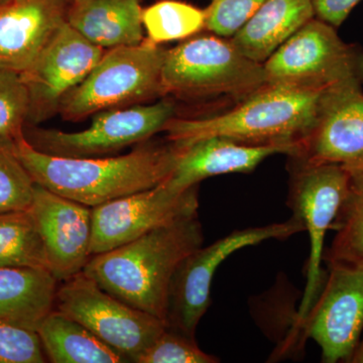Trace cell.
<instances>
[{
	"mask_svg": "<svg viewBox=\"0 0 363 363\" xmlns=\"http://www.w3.org/2000/svg\"><path fill=\"white\" fill-rule=\"evenodd\" d=\"M49 271L44 243L30 211L0 213V267Z\"/></svg>",
	"mask_w": 363,
	"mask_h": 363,
	"instance_id": "cell-23",
	"label": "cell"
},
{
	"mask_svg": "<svg viewBox=\"0 0 363 363\" xmlns=\"http://www.w3.org/2000/svg\"><path fill=\"white\" fill-rule=\"evenodd\" d=\"M166 49L147 39L105 50L87 77L64 97L59 114L80 121L107 109L143 104L162 97Z\"/></svg>",
	"mask_w": 363,
	"mask_h": 363,
	"instance_id": "cell-6",
	"label": "cell"
},
{
	"mask_svg": "<svg viewBox=\"0 0 363 363\" xmlns=\"http://www.w3.org/2000/svg\"><path fill=\"white\" fill-rule=\"evenodd\" d=\"M104 51L68 23L60 28L20 73L30 97L26 125H39L59 113L64 97L87 77Z\"/></svg>",
	"mask_w": 363,
	"mask_h": 363,
	"instance_id": "cell-12",
	"label": "cell"
},
{
	"mask_svg": "<svg viewBox=\"0 0 363 363\" xmlns=\"http://www.w3.org/2000/svg\"><path fill=\"white\" fill-rule=\"evenodd\" d=\"M178 113L175 100L162 97L149 105L107 109L94 114L84 130L66 133L26 125L25 138L35 150L51 156L94 157L149 140Z\"/></svg>",
	"mask_w": 363,
	"mask_h": 363,
	"instance_id": "cell-8",
	"label": "cell"
},
{
	"mask_svg": "<svg viewBox=\"0 0 363 363\" xmlns=\"http://www.w3.org/2000/svg\"><path fill=\"white\" fill-rule=\"evenodd\" d=\"M73 0H9L0 4V69L21 73L60 28Z\"/></svg>",
	"mask_w": 363,
	"mask_h": 363,
	"instance_id": "cell-16",
	"label": "cell"
},
{
	"mask_svg": "<svg viewBox=\"0 0 363 363\" xmlns=\"http://www.w3.org/2000/svg\"><path fill=\"white\" fill-rule=\"evenodd\" d=\"M319 295L301 322L325 363L350 362L363 331V267L328 264Z\"/></svg>",
	"mask_w": 363,
	"mask_h": 363,
	"instance_id": "cell-13",
	"label": "cell"
},
{
	"mask_svg": "<svg viewBox=\"0 0 363 363\" xmlns=\"http://www.w3.org/2000/svg\"><path fill=\"white\" fill-rule=\"evenodd\" d=\"M74 1H81V0H73V2Z\"/></svg>",
	"mask_w": 363,
	"mask_h": 363,
	"instance_id": "cell-33",
	"label": "cell"
},
{
	"mask_svg": "<svg viewBox=\"0 0 363 363\" xmlns=\"http://www.w3.org/2000/svg\"><path fill=\"white\" fill-rule=\"evenodd\" d=\"M182 149L169 140H149L123 156L64 157L35 150L25 138L14 143L18 159L35 184L91 208L167 180Z\"/></svg>",
	"mask_w": 363,
	"mask_h": 363,
	"instance_id": "cell-1",
	"label": "cell"
},
{
	"mask_svg": "<svg viewBox=\"0 0 363 363\" xmlns=\"http://www.w3.org/2000/svg\"><path fill=\"white\" fill-rule=\"evenodd\" d=\"M289 157L291 162L288 205L310 238L307 283L298 309L300 326L314 305L326 279L321 267L325 238L350 190V174L341 164Z\"/></svg>",
	"mask_w": 363,
	"mask_h": 363,
	"instance_id": "cell-7",
	"label": "cell"
},
{
	"mask_svg": "<svg viewBox=\"0 0 363 363\" xmlns=\"http://www.w3.org/2000/svg\"><path fill=\"white\" fill-rule=\"evenodd\" d=\"M264 0H209L205 9V30L219 37H233L250 21Z\"/></svg>",
	"mask_w": 363,
	"mask_h": 363,
	"instance_id": "cell-29",
	"label": "cell"
},
{
	"mask_svg": "<svg viewBox=\"0 0 363 363\" xmlns=\"http://www.w3.org/2000/svg\"><path fill=\"white\" fill-rule=\"evenodd\" d=\"M198 207V185L178 191L164 180L155 187L92 208L91 257L197 214Z\"/></svg>",
	"mask_w": 363,
	"mask_h": 363,
	"instance_id": "cell-11",
	"label": "cell"
},
{
	"mask_svg": "<svg viewBox=\"0 0 363 363\" xmlns=\"http://www.w3.org/2000/svg\"><path fill=\"white\" fill-rule=\"evenodd\" d=\"M54 309L89 329L130 362H136L167 328L161 319L107 293L83 272L58 286Z\"/></svg>",
	"mask_w": 363,
	"mask_h": 363,
	"instance_id": "cell-9",
	"label": "cell"
},
{
	"mask_svg": "<svg viewBox=\"0 0 363 363\" xmlns=\"http://www.w3.org/2000/svg\"><path fill=\"white\" fill-rule=\"evenodd\" d=\"M142 20L147 39L161 45L187 40L205 30L204 9L181 0H160L143 9Z\"/></svg>",
	"mask_w": 363,
	"mask_h": 363,
	"instance_id": "cell-24",
	"label": "cell"
},
{
	"mask_svg": "<svg viewBox=\"0 0 363 363\" xmlns=\"http://www.w3.org/2000/svg\"><path fill=\"white\" fill-rule=\"evenodd\" d=\"M45 362L47 357L37 330L0 320V363Z\"/></svg>",
	"mask_w": 363,
	"mask_h": 363,
	"instance_id": "cell-28",
	"label": "cell"
},
{
	"mask_svg": "<svg viewBox=\"0 0 363 363\" xmlns=\"http://www.w3.org/2000/svg\"><path fill=\"white\" fill-rule=\"evenodd\" d=\"M58 281L45 269L0 267V320L37 330L55 308Z\"/></svg>",
	"mask_w": 363,
	"mask_h": 363,
	"instance_id": "cell-20",
	"label": "cell"
},
{
	"mask_svg": "<svg viewBox=\"0 0 363 363\" xmlns=\"http://www.w3.org/2000/svg\"><path fill=\"white\" fill-rule=\"evenodd\" d=\"M9 1V0H0V4H4V2Z\"/></svg>",
	"mask_w": 363,
	"mask_h": 363,
	"instance_id": "cell-32",
	"label": "cell"
},
{
	"mask_svg": "<svg viewBox=\"0 0 363 363\" xmlns=\"http://www.w3.org/2000/svg\"><path fill=\"white\" fill-rule=\"evenodd\" d=\"M37 332L50 362H130L89 329L56 309L40 321Z\"/></svg>",
	"mask_w": 363,
	"mask_h": 363,
	"instance_id": "cell-21",
	"label": "cell"
},
{
	"mask_svg": "<svg viewBox=\"0 0 363 363\" xmlns=\"http://www.w3.org/2000/svg\"><path fill=\"white\" fill-rule=\"evenodd\" d=\"M219 358L207 354L195 338L166 328L155 342L143 351L136 363H217Z\"/></svg>",
	"mask_w": 363,
	"mask_h": 363,
	"instance_id": "cell-27",
	"label": "cell"
},
{
	"mask_svg": "<svg viewBox=\"0 0 363 363\" xmlns=\"http://www.w3.org/2000/svg\"><path fill=\"white\" fill-rule=\"evenodd\" d=\"M35 183L18 159L14 143L0 138V213L28 211Z\"/></svg>",
	"mask_w": 363,
	"mask_h": 363,
	"instance_id": "cell-25",
	"label": "cell"
},
{
	"mask_svg": "<svg viewBox=\"0 0 363 363\" xmlns=\"http://www.w3.org/2000/svg\"><path fill=\"white\" fill-rule=\"evenodd\" d=\"M28 109L30 97L21 74L0 69V138L13 143L25 138Z\"/></svg>",
	"mask_w": 363,
	"mask_h": 363,
	"instance_id": "cell-26",
	"label": "cell"
},
{
	"mask_svg": "<svg viewBox=\"0 0 363 363\" xmlns=\"http://www.w3.org/2000/svg\"><path fill=\"white\" fill-rule=\"evenodd\" d=\"M348 172L350 190L332 224L336 233L323 260L327 266L363 267V169Z\"/></svg>",
	"mask_w": 363,
	"mask_h": 363,
	"instance_id": "cell-22",
	"label": "cell"
},
{
	"mask_svg": "<svg viewBox=\"0 0 363 363\" xmlns=\"http://www.w3.org/2000/svg\"><path fill=\"white\" fill-rule=\"evenodd\" d=\"M28 211L44 243L54 278L65 281L83 272L91 257L92 208L35 184Z\"/></svg>",
	"mask_w": 363,
	"mask_h": 363,
	"instance_id": "cell-14",
	"label": "cell"
},
{
	"mask_svg": "<svg viewBox=\"0 0 363 363\" xmlns=\"http://www.w3.org/2000/svg\"><path fill=\"white\" fill-rule=\"evenodd\" d=\"M295 157L363 169L362 88H337L323 93L316 118Z\"/></svg>",
	"mask_w": 363,
	"mask_h": 363,
	"instance_id": "cell-15",
	"label": "cell"
},
{
	"mask_svg": "<svg viewBox=\"0 0 363 363\" xmlns=\"http://www.w3.org/2000/svg\"><path fill=\"white\" fill-rule=\"evenodd\" d=\"M267 84L264 64L247 58L227 38L193 35L166 50L162 97L235 104Z\"/></svg>",
	"mask_w": 363,
	"mask_h": 363,
	"instance_id": "cell-4",
	"label": "cell"
},
{
	"mask_svg": "<svg viewBox=\"0 0 363 363\" xmlns=\"http://www.w3.org/2000/svg\"><path fill=\"white\" fill-rule=\"evenodd\" d=\"M350 363H363V331L362 337L359 339L357 348H355L354 353L351 357Z\"/></svg>",
	"mask_w": 363,
	"mask_h": 363,
	"instance_id": "cell-31",
	"label": "cell"
},
{
	"mask_svg": "<svg viewBox=\"0 0 363 363\" xmlns=\"http://www.w3.org/2000/svg\"><path fill=\"white\" fill-rule=\"evenodd\" d=\"M204 242L198 214L92 255L83 269L104 291L166 323L169 286L182 262Z\"/></svg>",
	"mask_w": 363,
	"mask_h": 363,
	"instance_id": "cell-2",
	"label": "cell"
},
{
	"mask_svg": "<svg viewBox=\"0 0 363 363\" xmlns=\"http://www.w3.org/2000/svg\"><path fill=\"white\" fill-rule=\"evenodd\" d=\"M362 0H313L315 16L339 28Z\"/></svg>",
	"mask_w": 363,
	"mask_h": 363,
	"instance_id": "cell-30",
	"label": "cell"
},
{
	"mask_svg": "<svg viewBox=\"0 0 363 363\" xmlns=\"http://www.w3.org/2000/svg\"><path fill=\"white\" fill-rule=\"evenodd\" d=\"M267 84L308 92L362 88L363 49L339 37L336 28L314 18L264 63Z\"/></svg>",
	"mask_w": 363,
	"mask_h": 363,
	"instance_id": "cell-5",
	"label": "cell"
},
{
	"mask_svg": "<svg viewBox=\"0 0 363 363\" xmlns=\"http://www.w3.org/2000/svg\"><path fill=\"white\" fill-rule=\"evenodd\" d=\"M314 18L313 0H264L250 21L229 40L247 58L264 64Z\"/></svg>",
	"mask_w": 363,
	"mask_h": 363,
	"instance_id": "cell-19",
	"label": "cell"
},
{
	"mask_svg": "<svg viewBox=\"0 0 363 363\" xmlns=\"http://www.w3.org/2000/svg\"><path fill=\"white\" fill-rule=\"evenodd\" d=\"M181 145L176 168L166 180L178 191L194 187L210 177L252 173L267 157L279 154L290 157L295 152L286 145H247L218 136Z\"/></svg>",
	"mask_w": 363,
	"mask_h": 363,
	"instance_id": "cell-17",
	"label": "cell"
},
{
	"mask_svg": "<svg viewBox=\"0 0 363 363\" xmlns=\"http://www.w3.org/2000/svg\"><path fill=\"white\" fill-rule=\"evenodd\" d=\"M140 0L74 1L68 23L93 45L104 50L140 44L143 37Z\"/></svg>",
	"mask_w": 363,
	"mask_h": 363,
	"instance_id": "cell-18",
	"label": "cell"
},
{
	"mask_svg": "<svg viewBox=\"0 0 363 363\" xmlns=\"http://www.w3.org/2000/svg\"><path fill=\"white\" fill-rule=\"evenodd\" d=\"M322 95L266 84L225 111L176 116L162 133L167 140L179 145L218 136L247 145H286L296 155L314 124Z\"/></svg>",
	"mask_w": 363,
	"mask_h": 363,
	"instance_id": "cell-3",
	"label": "cell"
},
{
	"mask_svg": "<svg viewBox=\"0 0 363 363\" xmlns=\"http://www.w3.org/2000/svg\"><path fill=\"white\" fill-rule=\"evenodd\" d=\"M304 231L296 217L281 223L233 231L209 247H200L178 267L168 298L166 325L171 330L195 338L196 329L211 304L215 272L233 253L269 240H285Z\"/></svg>",
	"mask_w": 363,
	"mask_h": 363,
	"instance_id": "cell-10",
	"label": "cell"
}]
</instances>
